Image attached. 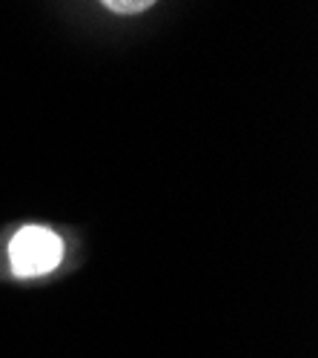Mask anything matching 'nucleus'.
<instances>
[{
    "label": "nucleus",
    "instance_id": "nucleus-1",
    "mask_svg": "<svg viewBox=\"0 0 318 358\" xmlns=\"http://www.w3.org/2000/svg\"><path fill=\"white\" fill-rule=\"evenodd\" d=\"M64 261V241L49 227L29 224L9 241V264L17 278H38Z\"/></svg>",
    "mask_w": 318,
    "mask_h": 358
},
{
    "label": "nucleus",
    "instance_id": "nucleus-2",
    "mask_svg": "<svg viewBox=\"0 0 318 358\" xmlns=\"http://www.w3.org/2000/svg\"><path fill=\"white\" fill-rule=\"evenodd\" d=\"M101 3L115 15H140L150 6H155L158 0H101Z\"/></svg>",
    "mask_w": 318,
    "mask_h": 358
}]
</instances>
